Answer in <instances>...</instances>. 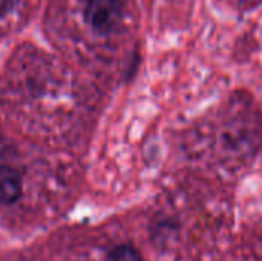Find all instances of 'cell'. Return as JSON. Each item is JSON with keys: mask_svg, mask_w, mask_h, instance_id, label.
I'll return each mask as SVG.
<instances>
[{"mask_svg": "<svg viewBox=\"0 0 262 261\" xmlns=\"http://www.w3.org/2000/svg\"><path fill=\"white\" fill-rule=\"evenodd\" d=\"M17 3L18 0H0V15L9 14L17 6Z\"/></svg>", "mask_w": 262, "mask_h": 261, "instance_id": "4", "label": "cell"}, {"mask_svg": "<svg viewBox=\"0 0 262 261\" xmlns=\"http://www.w3.org/2000/svg\"><path fill=\"white\" fill-rule=\"evenodd\" d=\"M21 195V175L11 166H0V203L12 205Z\"/></svg>", "mask_w": 262, "mask_h": 261, "instance_id": "2", "label": "cell"}, {"mask_svg": "<svg viewBox=\"0 0 262 261\" xmlns=\"http://www.w3.org/2000/svg\"><path fill=\"white\" fill-rule=\"evenodd\" d=\"M109 261H143V258H141V254L134 246L120 245L111 251Z\"/></svg>", "mask_w": 262, "mask_h": 261, "instance_id": "3", "label": "cell"}, {"mask_svg": "<svg viewBox=\"0 0 262 261\" xmlns=\"http://www.w3.org/2000/svg\"><path fill=\"white\" fill-rule=\"evenodd\" d=\"M123 12V0H89L84 9V18L92 29L106 34L120 25Z\"/></svg>", "mask_w": 262, "mask_h": 261, "instance_id": "1", "label": "cell"}]
</instances>
